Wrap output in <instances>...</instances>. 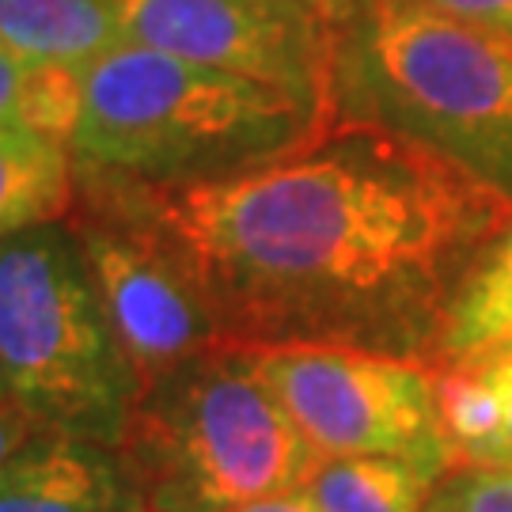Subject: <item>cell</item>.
<instances>
[{
    "instance_id": "1",
    "label": "cell",
    "mask_w": 512,
    "mask_h": 512,
    "mask_svg": "<svg viewBox=\"0 0 512 512\" xmlns=\"http://www.w3.org/2000/svg\"><path fill=\"white\" fill-rule=\"evenodd\" d=\"M228 346H437L512 198L437 148L349 118L224 179L141 186Z\"/></svg>"
},
{
    "instance_id": "2",
    "label": "cell",
    "mask_w": 512,
    "mask_h": 512,
    "mask_svg": "<svg viewBox=\"0 0 512 512\" xmlns=\"http://www.w3.org/2000/svg\"><path fill=\"white\" fill-rule=\"evenodd\" d=\"M327 103L122 42L80 69L76 164L137 186L224 179L315 137Z\"/></svg>"
},
{
    "instance_id": "3",
    "label": "cell",
    "mask_w": 512,
    "mask_h": 512,
    "mask_svg": "<svg viewBox=\"0 0 512 512\" xmlns=\"http://www.w3.org/2000/svg\"><path fill=\"white\" fill-rule=\"evenodd\" d=\"M114 448L148 512H232L308 486L323 463L243 346L148 380Z\"/></svg>"
},
{
    "instance_id": "4",
    "label": "cell",
    "mask_w": 512,
    "mask_h": 512,
    "mask_svg": "<svg viewBox=\"0 0 512 512\" xmlns=\"http://www.w3.org/2000/svg\"><path fill=\"white\" fill-rule=\"evenodd\" d=\"M0 380L42 429L118 444L141 376L110 327L73 228L0 239Z\"/></svg>"
},
{
    "instance_id": "5",
    "label": "cell",
    "mask_w": 512,
    "mask_h": 512,
    "mask_svg": "<svg viewBox=\"0 0 512 512\" xmlns=\"http://www.w3.org/2000/svg\"><path fill=\"white\" fill-rule=\"evenodd\" d=\"M368 107L512 198V31L444 16L421 0H376L361 38Z\"/></svg>"
},
{
    "instance_id": "6",
    "label": "cell",
    "mask_w": 512,
    "mask_h": 512,
    "mask_svg": "<svg viewBox=\"0 0 512 512\" xmlns=\"http://www.w3.org/2000/svg\"><path fill=\"white\" fill-rule=\"evenodd\" d=\"M243 349L323 463L406 456L448 471L440 433V365L342 342Z\"/></svg>"
},
{
    "instance_id": "7",
    "label": "cell",
    "mask_w": 512,
    "mask_h": 512,
    "mask_svg": "<svg viewBox=\"0 0 512 512\" xmlns=\"http://www.w3.org/2000/svg\"><path fill=\"white\" fill-rule=\"evenodd\" d=\"M73 232L141 387L228 346L209 300L160 232L152 209L141 220L137 213H110V205H99V213L80 220Z\"/></svg>"
},
{
    "instance_id": "8",
    "label": "cell",
    "mask_w": 512,
    "mask_h": 512,
    "mask_svg": "<svg viewBox=\"0 0 512 512\" xmlns=\"http://www.w3.org/2000/svg\"><path fill=\"white\" fill-rule=\"evenodd\" d=\"M122 38L327 103L330 42L293 0H110Z\"/></svg>"
},
{
    "instance_id": "9",
    "label": "cell",
    "mask_w": 512,
    "mask_h": 512,
    "mask_svg": "<svg viewBox=\"0 0 512 512\" xmlns=\"http://www.w3.org/2000/svg\"><path fill=\"white\" fill-rule=\"evenodd\" d=\"M0 512H145L114 444L38 429L0 459Z\"/></svg>"
},
{
    "instance_id": "10",
    "label": "cell",
    "mask_w": 512,
    "mask_h": 512,
    "mask_svg": "<svg viewBox=\"0 0 512 512\" xmlns=\"http://www.w3.org/2000/svg\"><path fill=\"white\" fill-rule=\"evenodd\" d=\"M440 433L448 471L512 467V349L440 365Z\"/></svg>"
},
{
    "instance_id": "11",
    "label": "cell",
    "mask_w": 512,
    "mask_h": 512,
    "mask_svg": "<svg viewBox=\"0 0 512 512\" xmlns=\"http://www.w3.org/2000/svg\"><path fill=\"white\" fill-rule=\"evenodd\" d=\"M122 42L110 0H0V50L19 61L88 69Z\"/></svg>"
},
{
    "instance_id": "12",
    "label": "cell",
    "mask_w": 512,
    "mask_h": 512,
    "mask_svg": "<svg viewBox=\"0 0 512 512\" xmlns=\"http://www.w3.org/2000/svg\"><path fill=\"white\" fill-rule=\"evenodd\" d=\"M73 205V148L38 129H0V239L57 224Z\"/></svg>"
},
{
    "instance_id": "13",
    "label": "cell",
    "mask_w": 512,
    "mask_h": 512,
    "mask_svg": "<svg viewBox=\"0 0 512 512\" xmlns=\"http://www.w3.org/2000/svg\"><path fill=\"white\" fill-rule=\"evenodd\" d=\"M512 349V220L463 274L437 334L440 365H463Z\"/></svg>"
},
{
    "instance_id": "14",
    "label": "cell",
    "mask_w": 512,
    "mask_h": 512,
    "mask_svg": "<svg viewBox=\"0 0 512 512\" xmlns=\"http://www.w3.org/2000/svg\"><path fill=\"white\" fill-rule=\"evenodd\" d=\"M444 475L448 471L429 459H327L308 478V494L323 512H425Z\"/></svg>"
},
{
    "instance_id": "15",
    "label": "cell",
    "mask_w": 512,
    "mask_h": 512,
    "mask_svg": "<svg viewBox=\"0 0 512 512\" xmlns=\"http://www.w3.org/2000/svg\"><path fill=\"white\" fill-rule=\"evenodd\" d=\"M80 118V69L31 65L0 50V129H38L69 145Z\"/></svg>"
},
{
    "instance_id": "16",
    "label": "cell",
    "mask_w": 512,
    "mask_h": 512,
    "mask_svg": "<svg viewBox=\"0 0 512 512\" xmlns=\"http://www.w3.org/2000/svg\"><path fill=\"white\" fill-rule=\"evenodd\" d=\"M425 512H512V467L448 471Z\"/></svg>"
},
{
    "instance_id": "17",
    "label": "cell",
    "mask_w": 512,
    "mask_h": 512,
    "mask_svg": "<svg viewBox=\"0 0 512 512\" xmlns=\"http://www.w3.org/2000/svg\"><path fill=\"white\" fill-rule=\"evenodd\" d=\"M429 8H437L444 16L467 19V23H482V27H497V31H512V0H421Z\"/></svg>"
},
{
    "instance_id": "18",
    "label": "cell",
    "mask_w": 512,
    "mask_h": 512,
    "mask_svg": "<svg viewBox=\"0 0 512 512\" xmlns=\"http://www.w3.org/2000/svg\"><path fill=\"white\" fill-rule=\"evenodd\" d=\"M293 4H300L308 16H315L327 31H342V27H349V23H357L361 16H368V8L376 4V0H293Z\"/></svg>"
},
{
    "instance_id": "19",
    "label": "cell",
    "mask_w": 512,
    "mask_h": 512,
    "mask_svg": "<svg viewBox=\"0 0 512 512\" xmlns=\"http://www.w3.org/2000/svg\"><path fill=\"white\" fill-rule=\"evenodd\" d=\"M38 429L42 425L31 414H23L12 399H0V459L12 456L19 444H27V440L35 437Z\"/></svg>"
},
{
    "instance_id": "20",
    "label": "cell",
    "mask_w": 512,
    "mask_h": 512,
    "mask_svg": "<svg viewBox=\"0 0 512 512\" xmlns=\"http://www.w3.org/2000/svg\"><path fill=\"white\" fill-rule=\"evenodd\" d=\"M232 512H323L315 505V497L308 494V486H296V490H281V494L258 497V501H247Z\"/></svg>"
},
{
    "instance_id": "21",
    "label": "cell",
    "mask_w": 512,
    "mask_h": 512,
    "mask_svg": "<svg viewBox=\"0 0 512 512\" xmlns=\"http://www.w3.org/2000/svg\"><path fill=\"white\" fill-rule=\"evenodd\" d=\"M0 399H8V391H4V380H0Z\"/></svg>"
},
{
    "instance_id": "22",
    "label": "cell",
    "mask_w": 512,
    "mask_h": 512,
    "mask_svg": "<svg viewBox=\"0 0 512 512\" xmlns=\"http://www.w3.org/2000/svg\"><path fill=\"white\" fill-rule=\"evenodd\" d=\"M145 512H148V509H145Z\"/></svg>"
}]
</instances>
